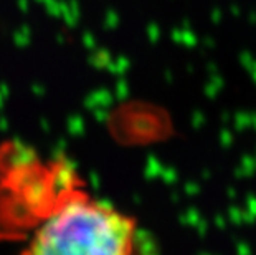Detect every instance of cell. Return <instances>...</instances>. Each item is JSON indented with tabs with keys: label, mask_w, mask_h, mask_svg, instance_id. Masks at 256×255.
Returning a JSON list of instances; mask_svg holds the SVG:
<instances>
[{
	"label": "cell",
	"mask_w": 256,
	"mask_h": 255,
	"mask_svg": "<svg viewBox=\"0 0 256 255\" xmlns=\"http://www.w3.org/2000/svg\"><path fill=\"white\" fill-rule=\"evenodd\" d=\"M136 235L130 215L64 187L20 255H134Z\"/></svg>",
	"instance_id": "cell-1"
}]
</instances>
